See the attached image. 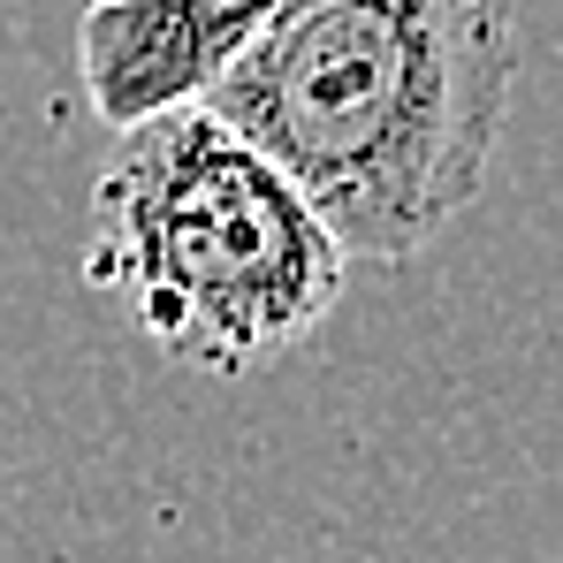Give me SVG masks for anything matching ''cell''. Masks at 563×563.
<instances>
[{
	"instance_id": "obj_1",
	"label": "cell",
	"mask_w": 563,
	"mask_h": 563,
	"mask_svg": "<svg viewBox=\"0 0 563 563\" xmlns=\"http://www.w3.org/2000/svg\"><path fill=\"white\" fill-rule=\"evenodd\" d=\"M510 92V0H282L206 107L351 260L404 267L479 198Z\"/></svg>"
},
{
	"instance_id": "obj_2",
	"label": "cell",
	"mask_w": 563,
	"mask_h": 563,
	"mask_svg": "<svg viewBox=\"0 0 563 563\" xmlns=\"http://www.w3.org/2000/svg\"><path fill=\"white\" fill-rule=\"evenodd\" d=\"M85 282L168 366L252 380L320 335L351 252L206 99L122 130L92 190Z\"/></svg>"
},
{
	"instance_id": "obj_3",
	"label": "cell",
	"mask_w": 563,
	"mask_h": 563,
	"mask_svg": "<svg viewBox=\"0 0 563 563\" xmlns=\"http://www.w3.org/2000/svg\"><path fill=\"white\" fill-rule=\"evenodd\" d=\"M282 0H92L77 23V77L107 130L206 99Z\"/></svg>"
}]
</instances>
